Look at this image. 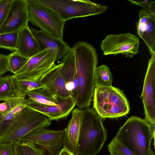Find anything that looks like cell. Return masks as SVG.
<instances>
[{"instance_id": "603a6c76", "label": "cell", "mask_w": 155, "mask_h": 155, "mask_svg": "<svg viewBox=\"0 0 155 155\" xmlns=\"http://www.w3.org/2000/svg\"><path fill=\"white\" fill-rule=\"evenodd\" d=\"M113 77L108 66L103 64L97 67L94 74L95 87L112 86Z\"/></svg>"}, {"instance_id": "9c48e42d", "label": "cell", "mask_w": 155, "mask_h": 155, "mask_svg": "<svg viewBox=\"0 0 155 155\" xmlns=\"http://www.w3.org/2000/svg\"><path fill=\"white\" fill-rule=\"evenodd\" d=\"M66 134V128L56 130L39 128L30 132L20 141L39 146L48 155H58L63 147Z\"/></svg>"}, {"instance_id": "4316f807", "label": "cell", "mask_w": 155, "mask_h": 155, "mask_svg": "<svg viewBox=\"0 0 155 155\" xmlns=\"http://www.w3.org/2000/svg\"><path fill=\"white\" fill-rule=\"evenodd\" d=\"M15 81L18 88L25 94L27 92L44 87L39 81L19 80L15 78Z\"/></svg>"}, {"instance_id": "d6986e66", "label": "cell", "mask_w": 155, "mask_h": 155, "mask_svg": "<svg viewBox=\"0 0 155 155\" xmlns=\"http://www.w3.org/2000/svg\"><path fill=\"white\" fill-rule=\"evenodd\" d=\"M12 75L0 78V101L15 98H25L26 95L18 88Z\"/></svg>"}, {"instance_id": "52a82bcc", "label": "cell", "mask_w": 155, "mask_h": 155, "mask_svg": "<svg viewBox=\"0 0 155 155\" xmlns=\"http://www.w3.org/2000/svg\"><path fill=\"white\" fill-rule=\"evenodd\" d=\"M26 1L29 21L43 32L63 40L65 21L58 13L46 6Z\"/></svg>"}, {"instance_id": "6da1fadb", "label": "cell", "mask_w": 155, "mask_h": 155, "mask_svg": "<svg viewBox=\"0 0 155 155\" xmlns=\"http://www.w3.org/2000/svg\"><path fill=\"white\" fill-rule=\"evenodd\" d=\"M71 49L74 55L78 82L76 106L83 110L90 106L95 89L97 54L91 45L84 41L76 42Z\"/></svg>"}, {"instance_id": "4dcf8cb0", "label": "cell", "mask_w": 155, "mask_h": 155, "mask_svg": "<svg viewBox=\"0 0 155 155\" xmlns=\"http://www.w3.org/2000/svg\"><path fill=\"white\" fill-rule=\"evenodd\" d=\"M0 155H15L13 143L10 142L0 143Z\"/></svg>"}, {"instance_id": "ac0fdd59", "label": "cell", "mask_w": 155, "mask_h": 155, "mask_svg": "<svg viewBox=\"0 0 155 155\" xmlns=\"http://www.w3.org/2000/svg\"><path fill=\"white\" fill-rule=\"evenodd\" d=\"M82 110L75 108L66 128V134L63 147L74 154L79 137L82 116Z\"/></svg>"}, {"instance_id": "d4e9b609", "label": "cell", "mask_w": 155, "mask_h": 155, "mask_svg": "<svg viewBox=\"0 0 155 155\" xmlns=\"http://www.w3.org/2000/svg\"><path fill=\"white\" fill-rule=\"evenodd\" d=\"M18 34V32L0 34V48L16 51Z\"/></svg>"}, {"instance_id": "7a4b0ae2", "label": "cell", "mask_w": 155, "mask_h": 155, "mask_svg": "<svg viewBox=\"0 0 155 155\" xmlns=\"http://www.w3.org/2000/svg\"><path fill=\"white\" fill-rule=\"evenodd\" d=\"M79 137L74 155H96L101 150L107 138L102 118L94 109L82 110Z\"/></svg>"}, {"instance_id": "277c9868", "label": "cell", "mask_w": 155, "mask_h": 155, "mask_svg": "<svg viewBox=\"0 0 155 155\" xmlns=\"http://www.w3.org/2000/svg\"><path fill=\"white\" fill-rule=\"evenodd\" d=\"M51 120L45 115L26 106L12 120L7 123L5 134L0 138V143L19 141L31 131L39 128H45Z\"/></svg>"}, {"instance_id": "9a60e30c", "label": "cell", "mask_w": 155, "mask_h": 155, "mask_svg": "<svg viewBox=\"0 0 155 155\" xmlns=\"http://www.w3.org/2000/svg\"><path fill=\"white\" fill-rule=\"evenodd\" d=\"M30 30L37 41L41 50L50 49L56 52V61L62 59L71 49L63 40L53 37L41 31L30 28Z\"/></svg>"}, {"instance_id": "7c38bea8", "label": "cell", "mask_w": 155, "mask_h": 155, "mask_svg": "<svg viewBox=\"0 0 155 155\" xmlns=\"http://www.w3.org/2000/svg\"><path fill=\"white\" fill-rule=\"evenodd\" d=\"M28 21L26 0H12L0 34L18 32Z\"/></svg>"}, {"instance_id": "f1b7e54d", "label": "cell", "mask_w": 155, "mask_h": 155, "mask_svg": "<svg viewBox=\"0 0 155 155\" xmlns=\"http://www.w3.org/2000/svg\"><path fill=\"white\" fill-rule=\"evenodd\" d=\"M25 103L19 104L9 112L5 114L0 113V124L13 119L26 107Z\"/></svg>"}, {"instance_id": "ba28073f", "label": "cell", "mask_w": 155, "mask_h": 155, "mask_svg": "<svg viewBox=\"0 0 155 155\" xmlns=\"http://www.w3.org/2000/svg\"><path fill=\"white\" fill-rule=\"evenodd\" d=\"M56 52L50 49L41 50L30 58L14 77L19 80L39 81L55 64Z\"/></svg>"}, {"instance_id": "484cf974", "label": "cell", "mask_w": 155, "mask_h": 155, "mask_svg": "<svg viewBox=\"0 0 155 155\" xmlns=\"http://www.w3.org/2000/svg\"><path fill=\"white\" fill-rule=\"evenodd\" d=\"M111 155H136L114 137L108 146Z\"/></svg>"}, {"instance_id": "5bb4252c", "label": "cell", "mask_w": 155, "mask_h": 155, "mask_svg": "<svg viewBox=\"0 0 155 155\" xmlns=\"http://www.w3.org/2000/svg\"><path fill=\"white\" fill-rule=\"evenodd\" d=\"M62 65L61 62L55 64L39 81L54 95L68 97L71 96L66 88L65 81L61 73Z\"/></svg>"}, {"instance_id": "3957f363", "label": "cell", "mask_w": 155, "mask_h": 155, "mask_svg": "<svg viewBox=\"0 0 155 155\" xmlns=\"http://www.w3.org/2000/svg\"><path fill=\"white\" fill-rule=\"evenodd\" d=\"M115 138L136 155H149L155 126L136 116L129 118L117 131Z\"/></svg>"}, {"instance_id": "4fadbf2b", "label": "cell", "mask_w": 155, "mask_h": 155, "mask_svg": "<svg viewBox=\"0 0 155 155\" xmlns=\"http://www.w3.org/2000/svg\"><path fill=\"white\" fill-rule=\"evenodd\" d=\"M137 28L138 35L144 42L150 54L155 53V6L140 10Z\"/></svg>"}, {"instance_id": "5b68a950", "label": "cell", "mask_w": 155, "mask_h": 155, "mask_svg": "<svg viewBox=\"0 0 155 155\" xmlns=\"http://www.w3.org/2000/svg\"><path fill=\"white\" fill-rule=\"evenodd\" d=\"M94 110L102 118H115L129 113V102L123 91L113 87H99L93 94Z\"/></svg>"}, {"instance_id": "d6a6232c", "label": "cell", "mask_w": 155, "mask_h": 155, "mask_svg": "<svg viewBox=\"0 0 155 155\" xmlns=\"http://www.w3.org/2000/svg\"><path fill=\"white\" fill-rule=\"evenodd\" d=\"M133 4L141 6L144 9H150L153 4L155 3L154 2L145 0L141 2H138L132 0H128Z\"/></svg>"}, {"instance_id": "d590c367", "label": "cell", "mask_w": 155, "mask_h": 155, "mask_svg": "<svg viewBox=\"0 0 155 155\" xmlns=\"http://www.w3.org/2000/svg\"></svg>"}, {"instance_id": "44dd1931", "label": "cell", "mask_w": 155, "mask_h": 155, "mask_svg": "<svg viewBox=\"0 0 155 155\" xmlns=\"http://www.w3.org/2000/svg\"><path fill=\"white\" fill-rule=\"evenodd\" d=\"M29 99L42 104L57 106L56 96L54 95L45 87L25 93Z\"/></svg>"}, {"instance_id": "7402d4cb", "label": "cell", "mask_w": 155, "mask_h": 155, "mask_svg": "<svg viewBox=\"0 0 155 155\" xmlns=\"http://www.w3.org/2000/svg\"><path fill=\"white\" fill-rule=\"evenodd\" d=\"M15 155H48L39 146L26 141H20L13 143Z\"/></svg>"}, {"instance_id": "e575fe53", "label": "cell", "mask_w": 155, "mask_h": 155, "mask_svg": "<svg viewBox=\"0 0 155 155\" xmlns=\"http://www.w3.org/2000/svg\"><path fill=\"white\" fill-rule=\"evenodd\" d=\"M149 155H155L154 152L151 150H150Z\"/></svg>"}, {"instance_id": "e0dca14e", "label": "cell", "mask_w": 155, "mask_h": 155, "mask_svg": "<svg viewBox=\"0 0 155 155\" xmlns=\"http://www.w3.org/2000/svg\"><path fill=\"white\" fill-rule=\"evenodd\" d=\"M41 51L38 43L28 25L18 32L16 51L19 54L30 58Z\"/></svg>"}, {"instance_id": "2e32d148", "label": "cell", "mask_w": 155, "mask_h": 155, "mask_svg": "<svg viewBox=\"0 0 155 155\" xmlns=\"http://www.w3.org/2000/svg\"><path fill=\"white\" fill-rule=\"evenodd\" d=\"M62 74L65 82L67 90L76 101L77 98L78 82L74 53L71 48L66 56L62 59Z\"/></svg>"}, {"instance_id": "83f0119b", "label": "cell", "mask_w": 155, "mask_h": 155, "mask_svg": "<svg viewBox=\"0 0 155 155\" xmlns=\"http://www.w3.org/2000/svg\"><path fill=\"white\" fill-rule=\"evenodd\" d=\"M25 98H15L5 101L0 103V113L5 114L9 112L18 105L25 103Z\"/></svg>"}, {"instance_id": "ffe728a7", "label": "cell", "mask_w": 155, "mask_h": 155, "mask_svg": "<svg viewBox=\"0 0 155 155\" xmlns=\"http://www.w3.org/2000/svg\"><path fill=\"white\" fill-rule=\"evenodd\" d=\"M25 104L26 106L45 115L51 120H58L66 117L59 104L57 106L45 105L29 99H25Z\"/></svg>"}, {"instance_id": "8992f818", "label": "cell", "mask_w": 155, "mask_h": 155, "mask_svg": "<svg viewBox=\"0 0 155 155\" xmlns=\"http://www.w3.org/2000/svg\"><path fill=\"white\" fill-rule=\"evenodd\" d=\"M50 8L64 21L73 18L94 15L105 12L108 7L87 0H29Z\"/></svg>"}, {"instance_id": "f546056e", "label": "cell", "mask_w": 155, "mask_h": 155, "mask_svg": "<svg viewBox=\"0 0 155 155\" xmlns=\"http://www.w3.org/2000/svg\"><path fill=\"white\" fill-rule=\"evenodd\" d=\"M12 0H0V31L5 20Z\"/></svg>"}, {"instance_id": "8fae6325", "label": "cell", "mask_w": 155, "mask_h": 155, "mask_svg": "<svg viewBox=\"0 0 155 155\" xmlns=\"http://www.w3.org/2000/svg\"><path fill=\"white\" fill-rule=\"evenodd\" d=\"M140 96L143 104L145 120L155 125V53L151 54Z\"/></svg>"}, {"instance_id": "30bf717a", "label": "cell", "mask_w": 155, "mask_h": 155, "mask_svg": "<svg viewBox=\"0 0 155 155\" xmlns=\"http://www.w3.org/2000/svg\"><path fill=\"white\" fill-rule=\"evenodd\" d=\"M139 44L138 38L130 33L110 34L102 41L101 47L105 55L121 54L131 58L138 52Z\"/></svg>"}, {"instance_id": "1f68e13d", "label": "cell", "mask_w": 155, "mask_h": 155, "mask_svg": "<svg viewBox=\"0 0 155 155\" xmlns=\"http://www.w3.org/2000/svg\"><path fill=\"white\" fill-rule=\"evenodd\" d=\"M8 55L0 53V78L9 71L8 68Z\"/></svg>"}, {"instance_id": "836d02e7", "label": "cell", "mask_w": 155, "mask_h": 155, "mask_svg": "<svg viewBox=\"0 0 155 155\" xmlns=\"http://www.w3.org/2000/svg\"><path fill=\"white\" fill-rule=\"evenodd\" d=\"M58 155H74L66 149L63 147L61 149Z\"/></svg>"}, {"instance_id": "cb8c5ba5", "label": "cell", "mask_w": 155, "mask_h": 155, "mask_svg": "<svg viewBox=\"0 0 155 155\" xmlns=\"http://www.w3.org/2000/svg\"><path fill=\"white\" fill-rule=\"evenodd\" d=\"M8 55L9 71L12 73L14 74H16L19 71L30 58L21 55L16 51H13Z\"/></svg>"}]
</instances>
